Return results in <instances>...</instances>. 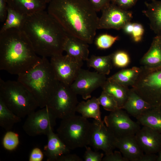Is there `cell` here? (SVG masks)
Masks as SVG:
<instances>
[{
  "label": "cell",
  "instance_id": "1",
  "mask_svg": "<svg viewBox=\"0 0 161 161\" xmlns=\"http://www.w3.org/2000/svg\"><path fill=\"white\" fill-rule=\"evenodd\" d=\"M49 3L47 12L68 35L93 43L99 18L88 0H52Z\"/></svg>",
  "mask_w": 161,
  "mask_h": 161
},
{
  "label": "cell",
  "instance_id": "2",
  "mask_svg": "<svg viewBox=\"0 0 161 161\" xmlns=\"http://www.w3.org/2000/svg\"><path fill=\"white\" fill-rule=\"evenodd\" d=\"M42 57L62 54L68 35L59 24L44 10L24 16L20 28Z\"/></svg>",
  "mask_w": 161,
  "mask_h": 161
},
{
  "label": "cell",
  "instance_id": "3",
  "mask_svg": "<svg viewBox=\"0 0 161 161\" xmlns=\"http://www.w3.org/2000/svg\"><path fill=\"white\" fill-rule=\"evenodd\" d=\"M41 58L20 29L0 33V69L18 75L33 66Z\"/></svg>",
  "mask_w": 161,
  "mask_h": 161
},
{
  "label": "cell",
  "instance_id": "4",
  "mask_svg": "<svg viewBox=\"0 0 161 161\" xmlns=\"http://www.w3.org/2000/svg\"><path fill=\"white\" fill-rule=\"evenodd\" d=\"M17 80L31 94L40 108L47 106L60 83L46 57L41 58L31 68L18 75Z\"/></svg>",
  "mask_w": 161,
  "mask_h": 161
},
{
  "label": "cell",
  "instance_id": "5",
  "mask_svg": "<svg viewBox=\"0 0 161 161\" xmlns=\"http://www.w3.org/2000/svg\"><path fill=\"white\" fill-rule=\"evenodd\" d=\"M0 99L14 114L24 118L39 107L30 92L18 81L0 78Z\"/></svg>",
  "mask_w": 161,
  "mask_h": 161
},
{
  "label": "cell",
  "instance_id": "6",
  "mask_svg": "<svg viewBox=\"0 0 161 161\" xmlns=\"http://www.w3.org/2000/svg\"><path fill=\"white\" fill-rule=\"evenodd\" d=\"M92 123L82 116L75 114L63 119L57 134L70 149L89 145Z\"/></svg>",
  "mask_w": 161,
  "mask_h": 161
},
{
  "label": "cell",
  "instance_id": "7",
  "mask_svg": "<svg viewBox=\"0 0 161 161\" xmlns=\"http://www.w3.org/2000/svg\"><path fill=\"white\" fill-rule=\"evenodd\" d=\"M139 75L131 89L152 107H161V66H141Z\"/></svg>",
  "mask_w": 161,
  "mask_h": 161
},
{
  "label": "cell",
  "instance_id": "8",
  "mask_svg": "<svg viewBox=\"0 0 161 161\" xmlns=\"http://www.w3.org/2000/svg\"><path fill=\"white\" fill-rule=\"evenodd\" d=\"M77 94L70 86L60 82L47 106L57 118L64 119L75 114L78 103Z\"/></svg>",
  "mask_w": 161,
  "mask_h": 161
},
{
  "label": "cell",
  "instance_id": "9",
  "mask_svg": "<svg viewBox=\"0 0 161 161\" xmlns=\"http://www.w3.org/2000/svg\"><path fill=\"white\" fill-rule=\"evenodd\" d=\"M41 109L29 114L23 125V130L30 136L47 135L56 124L57 118L52 111L47 106Z\"/></svg>",
  "mask_w": 161,
  "mask_h": 161
},
{
  "label": "cell",
  "instance_id": "10",
  "mask_svg": "<svg viewBox=\"0 0 161 161\" xmlns=\"http://www.w3.org/2000/svg\"><path fill=\"white\" fill-rule=\"evenodd\" d=\"M50 62L58 81L69 86L75 80L83 64V62L67 54L52 57Z\"/></svg>",
  "mask_w": 161,
  "mask_h": 161
},
{
  "label": "cell",
  "instance_id": "11",
  "mask_svg": "<svg viewBox=\"0 0 161 161\" xmlns=\"http://www.w3.org/2000/svg\"><path fill=\"white\" fill-rule=\"evenodd\" d=\"M128 114L119 108L111 112L104 118L105 124L116 137L135 135L141 128L140 124L133 121Z\"/></svg>",
  "mask_w": 161,
  "mask_h": 161
},
{
  "label": "cell",
  "instance_id": "12",
  "mask_svg": "<svg viewBox=\"0 0 161 161\" xmlns=\"http://www.w3.org/2000/svg\"><path fill=\"white\" fill-rule=\"evenodd\" d=\"M107 79L106 75L97 71L92 72L81 69L70 86L77 95L87 100L91 97L94 91L102 86Z\"/></svg>",
  "mask_w": 161,
  "mask_h": 161
},
{
  "label": "cell",
  "instance_id": "13",
  "mask_svg": "<svg viewBox=\"0 0 161 161\" xmlns=\"http://www.w3.org/2000/svg\"><path fill=\"white\" fill-rule=\"evenodd\" d=\"M102 14L99 18L97 29H122L132 18V13L122 9L111 3L102 10Z\"/></svg>",
  "mask_w": 161,
  "mask_h": 161
},
{
  "label": "cell",
  "instance_id": "14",
  "mask_svg": "<svg viewBox=\"0 0 161 161\" xmlns=\"http://www.w3.org/2000/svg\"><path fill=\"white\" fill-rule=\"evenodd\" d=\"M92 123L89 145L96 151L102 150L105 155L112 152L116 148V137L103 121L94 120Z\"/></svg>",
  "mask_w": 161,
  "mask_h": 161
},
{
  "label": "cell",
  "instance_id": "15",
  "mask_svg": "<svg viewBox=\"0 0 161 161\" xmlns=\"http://www.w3.org/2000/svg\"><path fill=\"white\" fill-rule=\"evenodd\" d=\"M135 137L144 153L156 154L161 150V132L143 126Z\"/></svg>",
  "mask_w": 161,
  "mask_h": 161
},
{
  "label": "cell",
  "instance_id": "16",
  "mask_svg": "<svg viewBox=\"0 0 161 161\" xmlns=\"http://www.w3.org/2000/svg\"><path fill=\"white\" fill-rule=\"evenodd\" d=\"M115 146L128 161H139L144 154L134 134L116 137Z\"/></svg>",
  "mask_w": 161,
  "mask_h": 161
},
{
  "label": "cell",
  "instance_id": "17",
  "mask_svg": "<svg viewBox=\"0 0 161 161\" xmlns=\"http://www.w3.org/2000/svg\"><path fill=\"white\" fill-rule=\"evenodd\" d=\"M47 143L44 147V154L47 161H57L63 155L69 153L70 149L62 140L58 134L51 129L47 134Z\"/></svg>",
  "mask_w": 161,
  "mask_h": 161
},
{
  "label": "cell",
  "instance_id": "18",
  "mask_svg": "<svg viewBox=\"0 0 161 161\" xmlns=\"http://www.w3.org/2000/svg\"><path fill=\"white\" fill-rule=\"evenodd\" d=\"M88 44L77 38L68 35L65 43L64 50L66 54L80 62L89 58Z\"/></svg>",
  "mask_w": 161,
  "mask_h": 161
},
{
  "label": "cell",
  "instance_id": "19",
  "mask_svg": "<svg viewBox=\"0 0 161 161\" xmlns=\"http://www.w3.org/2000/svg\"><path fill=\"white\" fill-rule=\"evenodd\" d=\"M7 6L24 16L44 10L46 0H6Z\"/></svg>",
  "mask_w": 161,
  "mask_h": 161
},
{
  "label": "cell",
  "instance_id": "20",
  "mask_svg": "<svg viewBox=\"0 0 161 161\" xmlns=\"http://www.w3.org/2000/svg\"><path fill=\"white\" fill-rule=\"evenodd\" d=\"M152 107L131 88L129 89L126 101L122 108L127 113L136 118Z\"/></svg>",
  "mask_w": 161,
  "mask_h": 161
},
{
  "label": "cell",
  "instance_id": "21",
  "mask_svg": "<svg viewBox=\"0 0 161 161\" xmlns=\"http://www.w3.org/2000/svg\"><path fill=\"white\" fill-rule=\"evenodd\" d=\"M146 9L143 13L150 22L151 29L156 34H161V0H152L145 2Z\"/></svg>",
  "mask_w": 161,
  "mask_h": 161
},
{
  "label": "cell",
  "instance_id": "22",
  "mask_svg": "<svg viewBox=\"0 0 161 161\" xmlns=\"http://www.w3.org/2000/svg\"><path fill=\"white\" fill-rule=\"evenodd\" d=\"M103 91L112 95L119 108L122 109L127 99L129 89L108 78L101 87Z\"/></svg>",
  "mask_w": 161,
  "mask_h": 161
},
{
  "label": "cell",
  "instance_id": "23",
  "mask_svg": "<svg viewBox=\"0 0 161 161\" xmlns=\"http://www.w3.org/2000/svg\"><path fill=\"white\" fill-rule=\"evenodd\" d=\"M142 66L151 68L161 66V42L156 36L151 46L140 61Z\"/></svg>",
  "mask_w": 161,
  "mask_h": 161
},
{
  "label": "cell",
  "instance_id": "24",
  "mask_svg": "<svg viewBox=\"0 0 161 161\" xmlns=\"http://www.w3.org/2000/svg\"><path fill=\"white\" fill-rule=\"evenodd\" d=\"M136 119L143 126L148 127L161 132V107H152Z\"/></svg>",
  "mask_w": 161,
  "mask_h": 161
},
{
  "label": "cell",
  "instance_id": "25",
  "mask_svg": "<svg viewBox=\"0 0 161 161\" xmlns=\"http://www.w3.org/2000/svg\"><path fill=\"white\" fill-rule=\"evenodd\" d=\"M100 104L97 98L93 97L86 101L78 103L76 108V112L80 114L86 118H93L94 120L102 121Z\"/></svg>",
  "mask_w": 161,
  "mask_h": 161
},
{
  "label": "cell",
  "instance_id": "26",
  "mask_svg": "<svg viewBox=\"0 0 161 161\" xmlns=\"http://www.w3.org/2000/svg\"><path fill=\"white\" fill-rule=\"evenodd\" d=\"M141 70V66L122 69L109 78L126 87H132L136 81Z\"/></svg>",
  "mask_w": 161,
  "mask_h": 161
},
{
  "label": "cell",
  "instance_id": "27",
  "mask_svg": "<svg viewBox=\"0 0 161 161\" xmlns=\"http://www.w3.org/2000/svg\"><path fill=\"white\" fill-rule=\"evenodd\" d=\"M112 54L103 56L92 55L86 61L87 66L94 68L100 74L109 75L112 66Z\"/></svg>",
  "mask_w": 161,
  "mask_h": 161
},
{
  "label": "cell",
  "instance_id": "28",
  "mask_svg": "<svg viewBox=\"0 0 161 161\" xmlns=\"http://www.w3.org/2000/svg\"><path fill=\"white\" fill-rule=\"evenodd\" d=\"M21 121V118L9 109L0 99V126L6 131Z\"/></svg>",
  "mask_w": 161,
  "mask_h": 161
},
{
  "label": "cell",
  "instance_id": "29",
  "mask_svg": "<svg viewBox=\"0 0 161 161\" xmlns=\"http://www.w3.org/2000/svg\"><path fill=\"white\" fill-rule=\"evenodd\" d=\"M24 16L8 7L7 15L0 33L13 28L20 29Z\"/></svg>",
  "mask_w": 161,
  "mask_h": 161
},
{
  "label": "cell",
  "instance_id": "30",
  "mask_svg": "<svg viewBox=\"0 0 161 161\" xmlns=\"http://www.w3.org/2000/svg\"><path fill=\"white\" fill-rule=\"evenodd\" d=\"M122 29L126 33L131 36L135 42H138L141 40L144 30L141 24L130 22L126 24Z\"/></svg>",
  "mask_w": 161,
  "mask_h": 161
},
{
  "label": "cell",
  "instance_id": "31",
  "mask_svg": "<svg viewBox=\"0 0 161 161\" xmlns=\"http://www.w3.org/2000/svg\"><path fill=\"white\" fill-rule=\"evenodd\" d=\"M2 145L6 150L12 151L15 150L19 143L18 134L10 130L7 131L2 139Z\"/></svg>",
  "mask_w": 161,
  "mask_h": 161
},
{
  "label": "cell",
  "instance_id": "32",
  "mask_svg": "<svg viewBox=\"0 0 161 161\" xmlns=\"http://www.w3.org/2000/svg\"><path fill=\"white\" fill-rule=\"evenodd\" d=\"M119 38L118 36H114L107 34H102L95 38V44L97 49H106L110 47Z\"/></svg>",
  "mask_w": 161,
  "mask_h": 161
},
{
  "label": "cell",
  "instance_id": "33",
  "mask_svg": "<svg viewBox=\"0 0 161 161\" xmlns=\"http://www.w3.org/2000/svg\"><path fill=\"white\" fill-rule=\"evenodd\" d=\"M100 105L105 110L111 112L119 109L117 103L113 97L108 93L103 91L97 98Z\"/></svg>",
  "mask_w": 161,
  "mask_h": 161
},
{
  "label": "cell",
  "instance_id": "34",
  "mask_svg": "<svg viewBox=\"0 0 161 161\" xmlns=\"http://www.w3.org/2000/svg\"><path fill=\"white\" fill-rule=\"evenodd\" d=\"M112 61L114 66L119 68L126 67L129 64L130 59L128 53L123 50H118L112 53Z\"/></svg>",
  "mask_w": 161,
  "mask_h": 161
},
{
  "label": "cell",
  "instance_id": "35",
  "mask_svg": "<svg viewBox=\"0 0 161 161\" xmlns=\"http://www.w3.org/2000/svg\"><path fill=\"white\" fill-rule=\"evenodd\" d=\"M86 151L83 155L85 161H101L103 157L104 154L102 153L92 151L91 148L87 146L85 147Z\"/></svg>",
  "mask_w": 161,
  "mask_h": 161
},
{
  "label": "cell",
  "instance_id": "36",
  "mask_svg": "<svg viewBox=\"0 0 161 161\" xmlns=\"http://www.w3.org/2000/svg\"><path fill=\"white\" fill-rule=\"evenodd\" d=\"M102 161H128L125 158L120 151H115L105 156L102 159Z\"/></svg>",
  "mask_w": 161,
  "mask_h": 161
},
{
  "label": "cell",
  "instance_id": "37",
  "mask_svg": "<svg viewBox=\"0 0 161 161\" xmlns=\"http://www.w3.org/2000/svg\"><path fill=\"white\" fill-rule=\"evenodd\" d=\"M137 0H112L111 2L120 8L125 10L131 7L136 3Z\"/></svg>",
  "mask_w": 161,
  "mask_h": 161
},
{
  "label": "cell",
  "instance_id": "38",
  "mask_svg": "<svg viewBox=\"0 0 161 161\" xmlns=\"http://www.w3.org/2000/svg\"><path fill=\"white\" fill-rule=\"evenodd\" d=\"M97 12L102 10L111 3V0H88Z\"/></svg>",
  "mask_w": 161,
  "mask_h": 161
},
{
  "label": "cell",
  "instance_id": "39",
  "mask_svg": "<svg viewBox=\"0 0 161 161\" xmlns=\"http://www.w3.org/2000/svg\"><path fill=\"white\" fill-rule=\"evenodd\" d=\"M44 153L38 147L33 148L31 151L29 158V161H42L44 158Z\"/></svg>",
  "mask_w": 161,
  "mask_h": 161
},
{
  "label": "cell",
  "instance_id": "40",
  "mask_svg": "<svg viewBox=\"0 0 161 161\" xmlns=\"http://www.w3.org/2000/svg\"><path fill=\"white\" fill-rule=\"evenodd\" d=\"M8 6L6 0H0V21L4 22L7 13Z\"/></svg>",
  "mask_w": 161,
  "mask_h": 161
},
{
  "label": "cell",
  "instance_id": "41",
  "mask_svg": "<svg viewBox=\"0 0 161 161\" xmlns=\"http://www.w3.org/2000/svg\"><path fill=\"white\" fill-rule=\"evenodd\" d=\"M83 160L75 154L68 153L62 155L57 161H83Z\"/></svg>",
  "mask_w": 161,
  "mask_h": 161
},
{
  "label": "cell",
  "instance_id": "42",
  "mask_svg": "<svg viewBox=\"0 0 161 161\" xmlns=\"http://www.w3.org/2000/svg\"><path fill=\"white\" fill-rule=\"evenodd\" d=\"M157 156L155 154L145 153L139 161H157Z\"/></svg>",
  "mask_w": 161,
  "mask_h": 161
},
{
  "label": "cell",
  "instance_id": "43",
  "mask_svg": "<svg viewBox=\"0 0 161 161\" xmlns=\"http://www.w3.org/2000/svg\"><path fill=\"white\" fill-rule=\"evenodd\" d=\"M157 161H161V150L158 153Z\"/></svg>",
  "mask_w": 161,
  "mask_h": 161
},
{
  "label": "cell",
  "instance_id": "44",
  "mask_svg": "<svg viewBox=\"0 0 161 161\" xmlns=\"http://www.w3.org/2000/svg\"><path fill=\"white\" fill-rule=\"evenodd\" d=\"M156 36L157 37L160 41L161 42V34L159 35H156Z\"/></svg>",
  "mask_w": 161,
  "mask_h": 161
},
{
  "label": "cell",
  "instance_id": "45",
  "mask_svg": "<svg viewBox=\"0 0 161 161\" xmlns=\"http://www.w3.org/2000/svg\"><path fill=\"white\" fill-rule=\"evenodd\" d=\"M52 0H46L47 3H49Z\"/></svg>",
  "mask_w": 161,
  "mask_h": 161
},
{
  "label": "cell",
  "instance_id": "46",
  "mask_svg": "<svg viewBox=\"0 0 161 161\" xmlns=\"http://www.w3.org/2000/svg\"><path fill=\"white\" fill-rule=\"evenodd\" d=\"M112 0H111V1H112Z\"/></svg>",
  "mask_w": 161,
  "mask_h": 161
}]
</instances>
